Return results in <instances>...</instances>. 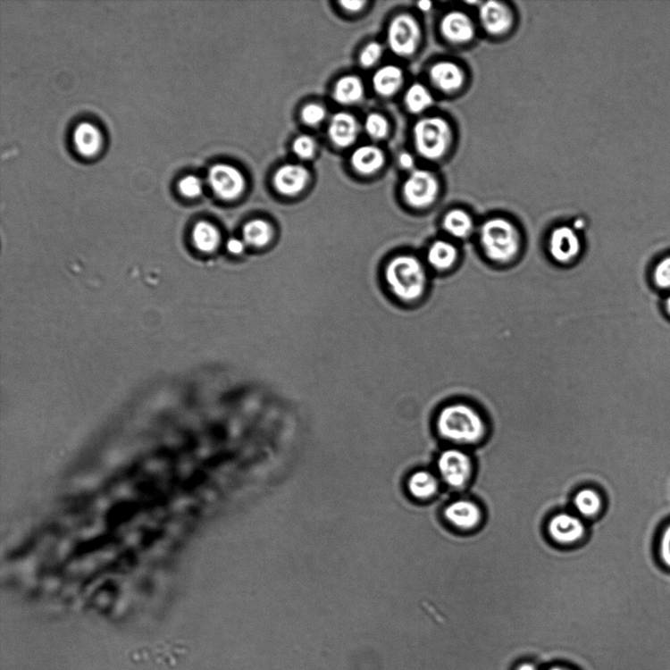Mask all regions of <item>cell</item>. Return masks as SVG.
Instances as JSON below:
<instances>
[{
	"mask_svg": "<svg viewBox=\"0 0 670 670\" xmlns=\"http://www.w3.org/2000/svg\"><path fill=\"white\" fill-rule=\"evenodd\" d=\"M574 505L579 515L591 518L601 512L603 501L601 496L595 490L585 488L576 493Z\"/></svg>",
	"mask_w": 670,
	"mask_h": 670,
	"instance_id": "obj_25",
	"label": "cell"
},
{
	"mask_svg": "<svg viewBox=\"0 0 670 670\" xmlns=\"http://www.w3.org/2000/svg\"><path fill=\"white\" fill-rule=\"evenodd\" d=\"M301 116L305 124L316 127L324 122L327 110L322 105L309 104L303 108Z\"/></svg>",
	"mask_w": 670,
	"mask_h": 670,
	"instance_id": "obj_29",
	"label": "cell"
},
{
	"mask_svg": "<svg viewBox=\"0 0 670 670\" xmlns=\"http://www.w3.org/2000/svg\"><path fill=\"white\" fill-rule=\"evenodd\" d=\"M659 557L664 565L670 568V523L664 529L659 540Z\"/></svg>",
	"mask_w": 670,
	"mask_h": 670,
	"instance_id": "obj_34",
	"label": "cell"
},
{
	"mask_svg": "<svg viewBox=\"0 0 670 670\" xmlns=\"http://www.w3.org/2000/svg\"><path fill=\"white\" fill-rule=\"evenodd\" d=\"M458 257L459 252L456 246L446 239H437L430 246L427 252L428 264L440 272L453 268Z\"/></svg>",
	"mask_w": 670,
	"mask_h": 670,
	"instance_id": "obj_20",
	"label": "cell"
},
{
	"mask_svg": "<svg viewBox=\"0 0 670 670\" xmlns=\"http://www.w3.org/2000/svg\"><path fill=\"white\" fill-rule=\"evenodd\" d=\"M404 82L403 69L396 65H386L378 69L373 78L374 91L384 97L395 96L401 89Z\"/></svg>",
	"mask_w": 670,
	"mask_h": 670,
	"instance_id": "obj_18",
	"label": "cell"
},
{
	"mask_svg": "<svg viewBox=\"0 0 670 670\" xmlns=\"http://www.w3.org/2000/svg\"><path fill=\"white\" fill-rule=\"evenodd\" d=\"M513 670H545L541 666H540L537 663L532 661V659H523V661L518 662Z\"/></svg>",
	"mask_w": 670,
	"mask_h": 670,
	"instance_id": "obj_37",
	"label": "cell"
},
{
	"mask_svg": "<svg viewBox=\"0 0 670 670\" xmlns=\"http://www.w3.org/2000/svg\"><path fill=\"white\" fill-rule=\"evenodd\" d=\"M308 170L299 164H285L277 169L273 177L276 191L293 197L302 193L308 183Z\"/></svg>",
	"mask_w": 670,
	"mask_h": 670,
	"instance_id": "obj_14",
	"label": "cell"
},
{
	"mask_svg": "<svg viewBox=\"0 0 670 670\" xmlns=\"http://www.w3.org/2000/svg\"><path fill=\"white\" fill-rule=\"evenodd\" d=\"M448 522L459 529L470 530L477 527L482 520V508L467 499L449 504L444 511Z\"/></svg>",
	"mask_w": 670,
	"mask_h": 670,
	"instance_id": "obj_16",
	"label": "cell"
},
{
	"mask_svg": "<svg viewBox=\"0 0 670 670\" xmlns=\"http://www.w3.org/2000/svg\"><path fill=\"white\" fill-rule=\"evenodd\" d=\"M405 105L408 112L415 115L427 113L435 105L432 89L423 83L413 84L405 95Z\"/></svg>",
	"mask_w": 670,
	"mask_h": 670,
	"instance_id": "obj_23",
	"label": "cell"
},
{
	"mask_svg": "<svg viewBox=\"0 0 670 670\" xmlns=\"http://www.w3.org/2000/svg\"><path fill=\"white\" fill-rule=\"evenodd\" d=\"M478 24L475 20L461 9L446 13L439 23L442 39L451 46L465 47L472 45L477 36Z\"/></svg>",
	"mask_w": 670,
	"mask_h": 670,
	"instance_id": "obj_7",
	"label": "cell"
},
{
	"mask_svg": "<svg viewBox=\"0 0 670 670\" xmlns=\"http://www.w3.org/2000/svg\"><path fill=\"white\" fill-rule=\"evenodd\" d=\"M423 42V29L411 14H399L389 23L387 44L391 52L399 57H412Z\"/></svg>",
	"mask_w": 670,
	"mask_h": 670,
	"instance_id": "obj_5",
	"label": "cell"
},
{
	"mask_svg": "<svg viewBox=\"0 0 670 670\" xmlns=\"http://www.w3.org/2000/svg\"><path fill=\"white\" fill-rule=\"evenodd\" d=\"M73 138L77 151L85 156H93L101 151L102 133L91 123L82 122L77 125Z\"/></svg>",
	"mask_w": 670,
	"mask_h": 670,
	"instance_id": "obj_21",
	"label": "cell"
},
{
	"mask_svg": "<svg viewBox=\"0 0 670 670\" xmlns=\"http://www.w3.org/2000/svg\"><path fill=\"white\" fill-rule=\"evenodd\" d=\"M273 231L264 220H253L246 224L244 228V241L247 245L254 247H264L272 239Z\"/></svg>",
	"mask_w": 670,
	"mask_h": 670,
	"instance_id": "obj_26",
	"label": "cell"
},
{
	"mask_svg": "<svg viewBox=\"0 0 670 670\" xmlns=\"http://www.w3.org/2000/svg\"><path fill=\"white\" fill-rule=\"evenodd\" d=\"M548 532L555 542L569 545L580 541L585 534L586 528L579 517L562 513L549 520Z\"/></svg>",
	"mask_w": 670,
	"mask_h": 670,
	"instance_id": "obj_13",
	"label": "cell"
},
{
	"mask_svg": "<svg viewBox=\"0 0 670 670\" xmlns=\"http://www.w3.org/2000/svg\"><path fill=\"white\" fill-rule=\"evenodd\" d=\"M442 227L448 236L456 239H465L473 235L475 222L473 215L466 210L454 208L444 215Z\"/></svg>",
	"mask_w": 670,
	"mask_h": 670,
	"instance_id": "obj_19",
	"label": "cell"
},
{
	"mask_svg": "<svg viewBox=\"0 0 670 670\" xmlns=\"http://www.w3.org/2000/svg\"><path fill=\"white\" fill-rule=\"evenodd\" d=\"M399 165L407 170H412L415 164L413 156L409 154H403L398 157Z\"/></svg>",
	"mask_w": 670,
	"mask_h": 670,
	"instance_id": "obj_38",
	"label": "cell"
},
{
	"mask_svg": "<svg viewBox=\"0 0 670 670\" xmlns=\"http://www.w3.org/2000/svg\"><path fill=\"white\" fill-rule=\"evenodd\" d=\"M665 307H666L667 314L670 316V294L666 299Z\"/></svg>",
	"mask_w": 670,
	"mask_h": 670,
	"instance_id": "obj_41",
	"label": "cell"
},
{
	"mask_svg": "<svg viewBox=\"0 0 670 670\" xmlns=\"http://www.w3.org/2000/svg\"><path fill=\"white\" fill-rule=\"evenodd\" d=\"M545 670H579L572 666L565 664H555L551 666L547 667Z\"/></svg>",
	"mask_w": 670,
	"mask_h": 670,
	"instance_id": "obj_39",
	"label": "cell"
},
{
	"mask_svg": "<svg viewBox=\"0 0 670 670\" xmlns=\"http://www.w3.org/2000/svg\"><path fill=\"white\" fill-rule=\"evenodd\" d=\"M179 189L184 196L196 197L203 192L202 180L194 175H188L180 180Z\"/></svg>",
	"mask_w": 670,
	"mask_h": 670,
	"instance_id": "obj_33",
	"label": "cell"
},
{
	"mask_svg": "<svg viewBox=\"0 0 670 670\" xmlns=\"http://www.w3.org/2000/svg\"><path fill=\"white\" fill-rule=\"evenodd\" d=\"M294 154L303 160L313 158L316 152V143L313 137L298 136L292 146Z\"/></svg>",
	"mask_w": 670,
	"mask_h": 670,
	"instance_id": "obj_30",
	"label": "cell"
},
{
	"mask_svg": "<svg viewBox=\"0 0 670 670\" xmlns=\"http://www.w3.org/2000/svg\"><path fill=\"white\" fill-rule=\"evenodd\" d=\"M437 429L448 441L464 445L478 443L487 433L482 415L463 403L445 406L437 417Z\"/></svg>",
	"mask_w": 670,
	"mask_h": 670,
	"instance_id": "obj_1",
	"label": "cell"
},
{
	"mask_svg": "<svg viewBox=\"0 0 670 670\" xmlns=\"http://www.w3.org/2000/svg\"><path fill=\"white\" fill-rule=\"evenodd\" d=\"M514 9L506 3L487 2L478 8V27L493 38H502L512 33L515 26Z\"/></svg>",
	"mask_w": 670,
	"mask_h": 670,
	"instance_id": "obj_8",
	"label": "cell"
},
{
	"mask_svg": "<svg viewBox=\"0 0 670 670\" xmlns=\"http://www.w3.org/2000/svg\"><path fill=\"white\" fill-rule=\"evenodd\" d=\"M361 132V126L356 118L347 113H336L328 128L329 138L332 143L341 148L353 146Z\"/></svg>",
	"mask_w": 670,
	"mask_h": 670,
	"instance_id": "obj_15",
	"label": "cell"
},
{
	"mask_svg": "<svg viewBox=\"0 0 670 670\" xmlns=\"http://www.w3.org/2000/svg\"><path fill=\"white\" fill-rule=\"evenodd\" d=\"M386 278L389 288L399 298L415 301L425 293L428 277L425 267L414 256H399L389 264Z\"/></svg>",
	"mask_w": 670,
	"mask_h": 670,
	"instance_id": "obj_4",
	"label": "cell"
},
{
	"mask_svg": "<svg viewBox=\"0 0 670 670\" xmlns=\"http://www.w3.org/2000/svg\"><path fill=\"white\" fill-rule=\"evenodd\" d=\"M406 487L409 495L419 501H424L438 493L439 482L431 473L419 470L409 476Z\"/></svg>",
	"mask_w": 670,
	"mask_h": 670,
	"instance_id": "obj_24",
	"label": "cell"
},
{
	"mask_svg": "<svg viewBox=\"0 0 670 670\" xmlns=\"http://www.w3.org/2000/svg\"><path fill=\"white\" fill-rule=\"evenodd\" d=\"M364 130L368 137L380 141L389 134V123L387 119L379 113H370L365 118Z\"/></svg>",
	"mask_w": 670,
	"mask_h": 670,
	"instance_id": "obj_28",
	"label": "cell"
},
{
	"mask_svg": "<svg viewBox=\"0 0 670 670\" xmlns=\"http://www.w3.org/2000/svg\"><path fill=\"white\" fill-rule=\"evenodd\" d=\"M384 54V47L381 44L373 42L368 44L359 55V63L364 68H372L381 60Z\"/></svg>",
	"mask_w": 670,
	"mask_h": 670,
	"instance_id": "obj_31",
	"label": "cell"
},
{
	"mask_svg": "<svg viewBox=\"0 0 670 670\" xmlns=\"http://www.w3.org/2000/svg\"><path fill=\"white\" fill-rule=\"evenodd\" d=\"M364 94L365 88L362 80L354 75H348L336 83L333 97L339 105H354L363 101Z\"/></svg>",
	"mask_w": 670,
	"mask_h": 670,
	"instance_id": "obj_22",
	"label": "cell"
},
{
	"mask_svg": "<svg viewBox=\"0 0 670 670\" xmlns=\"http://www.w3.org/2000/svg\"><path fill=\"white\" fill-rule=\"evenodd\" d=\"M428 78L431 88L446 96L461 94L468 81L464 66L448 59L432 64L429 68Z\"/></svg>",
	"mask_w": 670,
	"mask_h": 670,
	"instance_id": "obj_9",
	"label": "cell"
},
{
	"mask_svg": "<svg viewBox=\"0 0 670 670\" xmlns=\"http://www.w3.org/2000/svg\"><path fill=\"white\" fill-rule=\"evenodd\" d=\"M385 159L381 148L373 145H366L356 149L351 157V163L359 174L370 175L376 173L384 166Z\"/></svg>",
	"mask_w": 670,
	"mask_h": 670,
	"instance_id": "obj_17",
	"label": "cell"
},
{
	"mask_svg": "<svg viewBox=\"0 0 670 670\" xmlns=\"http://www.w3.org/2000/svg\"><path fill=\"white\" fill-rule=\"evenodd\" d=\"M479 243L489 260L505 264L519 255L523 239L511 220L498 216L487 219L480 227Z\"/></svg>",
	"mask_w": 670,
	"mask_h": 670,
	"instance_id": "obj_2",
	"label": "cell"
},
{
	"mask_svg": "<svg viewBox=\"0 0 670 670\" xmlns=\"http://www.w3.org/2000/svg\"><path fill=\"white\" fill-rule=\"evenodd\" d=\"M440 476L449 487L461 489L467 485L473 473L472 457L461 449H446L438 458Z\"/></svg>",
	"mask_w": 670,
	"mask_h": 670,
	"instance_id": "obj_10",
	"label": "cell"
},
{
	"mask_svg": "<svg viewBox=\"0 0 670 670\" xmlns=\"http://www.w3.org/2000/svg\"><path fill=\"white\" fill-rule=\"evenodd\" d=\"M194 242L203 252H213L219 244L218 230L208 222H199L193 232Z\"/></svg>",
	"mask_w": 670,
	"mask_h": 670,
	"instance_id": "obj_27",
	"label": "cell"
},
{
	"mask_svg": "<svg viewBox=\"0 0 670 670\" xmlns=\"http://www.w3.org/2000/svg\"><path fill=\"white\" fill-rule=\"evenodd\" d=\"M441 192L442 186L439 178L425 169L413 170L403 185L405 201L416 209L432 206Z\"/></svg>",
	"mask_w": 670,
	"mask_h": 670,
	"instance_id": "obj_6",
	"label": "cell"
},
{
	"mask_svg": "<svg viewBox=\"0 0 670 670\" xmlns=\"http://www.w3.org/2000/svg\"><path fill=\"white\" fill-rule=\"evenodd\" d=\"M654 281L659 289H670V256L663 258L656 265Z\"/></svg>",
	"mask_w": 670,
	"mask_h": 670,
	"instance_id": "obj_32",
	"label": "cell"
},
{
	"mask_svg": "<svg viewBox=\"0 0 670 670\" xmlns=\"http://www.w3.org/2000/svg\"><path fill=\"white\" fill-rule=\"evenodd\" d=\"M548 251L554 262L559 264H572L582 253V239L574 228L557 226L549 234Z\"/></svg>",
	"mask_w": 670,
	"mask_h": 670,
	"instance_id": "obj_11",
	"label": "cell"
},
{
	"mask_svg": "<svg viewBox=\"0 0 670 670\" xmlns=\"http://www.w3.org/2000/svg\"><path fill=\"white\" fill-rule=\"evenodd\" d=\"M207 180L214 192L225 201H233L246 188V179L239 170L229 164H216L209 169Z\"/></svg>",
	"mask_w": 670,
	"mask_h": 670,
	"instance_id": "obj_12",
	"label": "cell"
},
{
	"mask_svg": "<svg viewBox=\"0 0 670 670\" xmlns=\"http://www.w3.org/2000/svg\"><path fill=\"white\" fill-rule=\"evenodd\" d=\"M417 5H418V9L422 10L423 13H427L429 12L430 9H431L432 4L428 2H423V3H419Z\"/></svg>",
	"mask_w": 670,
	"mask_h": 670,
	"instance_id": "obj_40",
	"label": "cell"
},
{
	"mask_svg": "<svg viewBox=\"0 0 670 670\" xmlns=\"http://www.w3.org/2000/svg\"><path fill=\"white\" fill-rule=\"evenodd\" d=\"M366 4V2H359V0H344V2L339 3L346 12L351 13L362 12Z\"/></svg>",
	"mask_w": 670,
	"mask_h": 670,
	"instance_id": "obj_35",
	"label": "cell"
},
{
	"mask_svg": "<svg viewBox=\"0 0 670 670\" xmlns=\"http://www.w3.org/2000/svg\"><path fill=\"white\" fill-rule=\"evenodd\" d=\"M455 143L451 123L442 116H425L414 127V144L417 154L428 162H441Z\"/></svg>",
	"mask_w": 670,
	"mask_h": 670,
	"instance_id": "obj_3",
	"label": "cell"
},
{
	"mask_svg": "<svg viewBox=\"0 0 670 670\" xmlns=\"http://www.w3.org/2000/svg\"><path fill=\"white\" fill-rule=\"evenodd\" d=\"M246 245L247 244L245 243V241H241V239H231L227 244V248L229 249L230 253H232L234 255H241L245 251Z\"/></svg>",
	"mask_w": 670,
	"mask_h": 670,
	"instance_id": "obj_36",
	"label": "cell"
}]
</instances>
